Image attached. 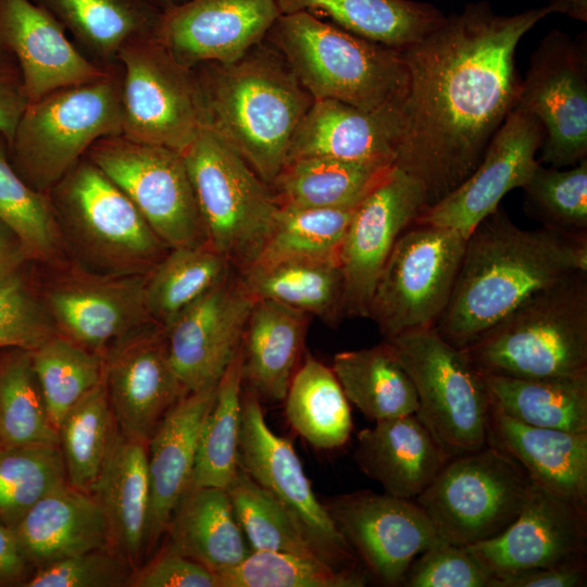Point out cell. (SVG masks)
Masks as SVG:
<instances>
[{
    "mask_svg": "<svg viewBox=\"0 0 587 587\" xmlns=\"http://www.w3.org/2000/svg\"><path fill=\"white\" fill-rule=\"evenodd\" d=\"M354 209L278 205L262 251L251 267L300 260L339 263L340 249Z\"/></svg>",
    "mask_w": 587,
    "mask_h": 587,
    "instance_id": "obj_43",
    "label": "cell"
},
{
    "mask_svg": "<svg viewBox=\"0 0 587 587\" xmlns=\"http://www.w3.org/2000/svg\"><path fill=\"white\" fill-rule=\"evenodd\" d=\"M28 104L21 71L15 60L0 52V133L10 142Z\"/></svg>",
    "mask_w": 587,
    "mask_h": 587,
    "instance_id": "obj_56",
    "label": "cell"
},
{
    "mask_svg": "<svg viewBox=\"0 0 587 587\" xmlns=\"http://www.w3.org/2000/svg\"><path fill=\"white\" fill-rule=\"evenodd\" d=\"M0 222L17 237L30 261L63 263L66 250L49 193L32 188L17 174L1 133Z\"/></svg>",
    "mask_w": 587,
    "mask_h": 587,
    "instance_id": "obj_44",
    "label": "cell"
},
{
    "mask_svg": "<svg viewBox=\"0 0 587 587\" xmlns=\"http://www.w3.org/2000/svg\"><path fill=\"white\" fill-rule=\"evenodd\" d=\"M149 558L133 572L128 587H221L217 574L166 545Z\"/></svg>",
    "mask_w": 587,
    "mask_h": 587,
    "instance_id": "obj_54",
    "label": "cell"
},
{
    "mask_svg": "<svg viewBox=\"0 0 587 587\" xmlns=\"http://www.w3.org/2000/svg\"><path fill=\"white\" fill-rule=\"evenodd\" d=\"M551 13H560L579 22H587V0H548L545 5Z\"/></svg>",
    "mask_w": 587,
    "mask_h": 587,
    "instance_id": "obj_59",
    "label": "cell"
},
{
    "mask_svg": "<svg viewBox=\"0 0 587 587\" xmlns=\"http://www.w3.org/2000/svg\"><path fill=\"white\" fill-rule=\"evenodd\" d=\"M547 15L546 7L503 15L470 2L399 50L409 84L395 166L422 185L427 207L466 179L516 107V48Z\"/></svg>",
    "mask_w": 587,
    "mask_h": 587,
    "instance_id": "obj_1",
    "label": "cell"
},
{
    "mask_svg": "<svg viewBox=\"0 0 587 587\" xmlns=\"http://www.w3.org/2000/svg\"><path fill=\"white\" fill-rule=\"evenodd\" d=\"M207 242L238 272L258 260L278 208L270 186L204 125L182 152Z\"/></svg>",
    "mask_w": 587,
    "mask_h": 587,
    "instance_id": "obj_8",
    "label": "cell"
},
{
    "mask_svg": "<svg viewBox=\"0 0 587 587\" xmlns=\"http://www.w3.org/2000/svg\"><path fill=\"white\" fill-rule=\"evenodd\" d=\"M0 52H1V50H0Z\"/></svg>",
    "mask_w": 587,
    "mask_h": 587,
    "instance_id": "obj_61",
    "label": "cell"
},
{
    "mask_svg": "<svg viewBox=\"0 0 587 587\" xmlns=\"http://www.w3.org/2000/svg\"><path fill=\"white\" fill-rule=\"evenodd\" d=\"M324 505L365 571L387 586L401 585L417 555L446 541L410 499L358 490Z\"/></svg>",
    "mask_w": 587,
    "mask_h": 587,
    "instance_id": "obj_17",
    "label": "cell"
},
{
    "mask_svg": "<svg viewBox=\"0 0 587 587\" xmlns=\"http://www.w3.org/2000/svg\"><path fill=\"white\" fill-rule=\"evenodd\" d=\"M353 458L385 494L403 499L423 492L451 459L415 414L360 430Z\"/></svg>",
    "mask_w": 587,
    "mask_h": 587,
    "instance_id": "obj_27",
    "label": "cell"
},
{
    "mask_svg": "<svg viewBox=\"0 0 587 587\" xmlns=\"http://www.w3.org/2000/svg\"><path fill=\"white\" fill-rule=\"evenodd\" d=\"M133 572L123 558L107 547L35 569L23 587H128Z\"/></svg>",
    "mask_w": 587,
    "mask_h": 587,
    "instance_id": "obj_52",
    "label": "cell"
},
{
    "mask_svg": "<svg viewBox=\"0 0 587 587\" xmlns=\"http://www.w3.org/2000/svg\"><path fill=\"white\" fill-rule=\"evenodd\" d=\"M280 15L276 0H186L162 13L155 37L183 65L233 62Z\"/></svg>",
    "mask_w": 587,
    "mask_h": 587,
    "instance_id": "obj_23",
    "label": "cell"
},
{
    "mask_svg": "<svg viewBox=\"0 0 587 587\" xmlns=\"http://www.w3.org/2000/svg\"><path fill=\"white\" fill-rule=\"evenodd\" d=\"M482 374L490 401L504 414L535 427L587 433V373L548 378Z\"/></svg>",
    "mask_w": 587,
    "mask_h": 587,
    "instance_id": "obj_37",
    "label": "cell"
},
{
    "mask_svg": "<svg viewBox=\"0 0 587 587\" xmlns=\"http://www.w3.org/2000/svg\"><path fill=\"white\" fill-rule=\"evenodd\" d=\"M544 139L539 120L515 107L491 137L475 170L414 222L451 228L467 238L510 190L529 180L539 164L536 154Z\"/></svg>",
    "mask_w": 587,
    "mask_h": 587,
    "instance_id": "obj_19",
    "label": "cell"
},
{
    "mask_svg": "<svg viewBox=\"0 0 587 587\" xmlns=\"http://www.w3.org/2000/svg\"><path fill=\"white\" fill-rule=\"evenodd\" d=\"M392 167L323 157L298 158L285 162L268 186L280 207L354 208Z\"/></svg>",
    "mask_w": 587,
    "mask_h": 587,
    "instance_id": "obj_35",
    "label": "cell"
},
{
    "mask_svg": "<svg viewBox=\"0 0 587 587\" xmlns=\"http://www.w3.org/2000/svg\"><path fill=\"white\" fill-rule=\"evenodd\" d=\"M254 301L234 271L163 328L171 364L187 392L217 384L240 348Z\"/></svg>",
    "mask_w": 587,
    "mask_h": 587,
    "instance_id": "obj_21",
    "label": "cell"
},
{
    "mask_svg": "<svg viewBox=\"0 0 587 587\" xmlns=\"http://www.w3.org/2000/svg\"><path fill=\"white\" fill-rule=\"evenodd\" d=\"M484 374L548 378L587 373V271L537 291L462 349Z\"/></svg>",
    "mask_w": 587,
    "mask_h": 587,
    "instance_id": "obj_5",
    "label": "cell"
},
{
    "mask_svg": "<svg viewBox=\"0 0 587 587\" xmlns=\"http://www.w3.org/2000/svg\"><path fill=\"white\" fill-rule=\"evenodd\" d=\"M57 266L38 294L59 335L103 357L117 340L154 323L146 305L147 275L101 274L76 262Z\"/></svg>",
    "mask_w": 587,
    "mask_h": 587,
    "instance_id": "obj_15",
    "label": "cell"
},
{
    "mask_svg": "<svg viewBox=\"0 0 587 587\" xmlns=\"http://www.w3.org/2000/svg\"><path fill=\"white\" fill-rule=\"evenodd\" d=\"M108 532V547L135 571L147 559L150 489L147 442L120 434L91 494Z\"/></svg>",
    "mask_w": 587,
    "mask_h": 587,
    "instance_id": "obj_30",
    "label": "cell"
},
{
    "mask_svg": "<svg viewBox=\"0 0 587 587\" xmlns=\"http://www.w3.org/2000/svg\"><path fill=\"white\" fill-rule=\"evenodd\" d=\"M162 13L184 3L186 0H149Z\"/></svg>",
    "mask_w": 587,
    "mask_h": 587,
    "instance_id": "obj_60",
    "label": "cell"
},
{
    "mask_svg": "<svg viewBox=\"0 0 587 587\" xmlns=\"http://www.w3.org/2000/svg\"><path fill=\"white\" fill-rule=\"evenodd\" d=\"M465 547L494 575L586 558L587 508L533 483L521 511L503 532Z\"/></svg>",
    "mask_w": 587,
    "mask_h": 587,
    "instance_id": "obj_22",
    "label": "cell"
},
{
    "mask_svg": "<svg viewBox=\"0 0 587 587\" xmlns=\"http://www.w3.org/2000/svg\"><path fill=\"white\" fill-rule=\"evenodd\" d=\"M234 271L230 262L208 242L171 248L146 277L145 298L150 319L166 327Z\"/></svg>",
    "mask_w": 587,
    "mask_h": 587,
    "instance_id": "obj_40",
    "label": "cell"
},
{
    "mask_svg": "<svg viewBox=\"0 0 587 587\" xmlns=\"http://www.w3.org/2000/svg\"><path fill=\"white\" fill-rule=\"evenodd\" d=\"M522 189L529 214L545 227L587 234V158L569 170L539 163Z\"/></svg>",
    "mask_w": 587,
    "mask_h": 587,
    "instance_id": "obj_50",
    "label": "cell"
},
{
    "mask_svg": "<svg viewBox=\"0 0 587 587\" xmlns=\"http://www.w3.org/2000/svg\"><path fill=\"white\" fill-rule=\"evenodd\" d=\"M264 39L285 57L314 100L371 112L401 110L409 74L399 50L307 12L280 14Z\"/></svg>",
    "mask_w": 587,
    "mask_h": 587,
    "instance_id": "obj_4",
    "label": "cell"
},
{
    "mask_svg": "<svg viewBox=\"0 0 587 587\" xmlns=\"http://www.w3.org/2000/svg\"><path fill=\"white\" fill-rule=\"evenodd\" d=\"M332 369L348 401L371 421L414 414L417 410L413 382L386 340L370 348L337 352Z\"/></svg>",
    "mask_w": 587,
    "mask_h": 587,
    "instance_id": "obj_36",
    "label": "cell"
},
{
    "mask_svg": "<svg viewBox=\"0 0 587 587\" xmlns=\"http://www.w3.org/2000/svg\"><path fill=\"white\" fill-rule=\"evenodd\" d=\"M492 579L494 574L465 546L444 541L416 557L401 585L490 587Z\"/></svg>",
    "mask_w": 587,
    "mask_h": 587,
    "instance_id": "obj_53",
    "label": "cell"
},
{
    "mask_svg": "<svg viewBox=\"0 0 587 587\" xmlns=\"http://www.w3.org/2000/svg\"><path fill=\"white\" fill-rule=\"evenodd\" d=\"M0 50L17 63L28 103L95 79L108 66L77 49L61 23L33 0H0Z\"/></svg>",
    "mask_w": 587,
    "mask_h": 587,
    "instance_id": "obj_24",
    "label": "cell"
},
{
    "mask_svg": "<svg viewBox=\"0 0 587 587\" xmlns=\"http://www.w3.org/2000/svg\"><path fill=\"white\" fill-rule=\"evenodd\" d=\"M12 530L32 572L108 547L107 525L96 499L67 482L41 497Z\"/></svg>",
    "mask_w": 587,
    "mask_h": 587,
    "instance_id": "obj_29",
    "label": "cell"
},
{
    "mask_svg": "<svg viewBox=\"0 0 587 587\" xmlns=\"http://www.w3.org/2000/svg\"><path fill=\"white\" fill-rule=\"evenodd\" d=\"M365 570H344L327 561L283 551L251 550L218 575L221 587H362Z\"/></svg>",
    "mask_w": 587,
    "mask_h": 587,
    "instance_id": "obj_49",
    "label": "cell"
},
{
    "mask_svg": "<svg viewBox=\"0 0 587 587\" xmlns=\"http://www.w3.org/2000/svg\"><path fill=\"white\" fill-rule=\"evenodd\" d=\"M241 347L216 384L202 423L190 485L226 489L239 469L242 398Z\"/></svg>",
    "mask_w": 587,
    "mask_h": 587,
    "instance_id": "obj_42",
    "label": "cell"
},
{
    "mask_svg": "<svg viewBox=\"0 0 587 587\" xmlns=\"http://www.w3.org/2000/svg\"><path fill=\"white\" fill-rule=\"evenodd\" d=\"M226 490L251 550L283 551L327 561L291 513L240 466Z\"/></svg>",
    "mask_w": 587,
    "mask_h": 587,
    "instance_id": "obj_46",
    "label": "cell"
},
{
    "mask_svg": "<svg viewBox=\"0 0 587 587\" xmlns=\"http://www.w3.org/2000/svg\"><path fill=\"white\" fill-rule=\"evenodd\" d=\"M280 14L307 12L334 25L402 50L423 40L445 20L436 5L414 0H276Z\"/></svg>",
    "mask_w": 587,
    "mask_h": 587,
    "instance_id": "obj_33",
    "label": "cell"
},
{
    "mask_svg": "<svg viewBox=\"0 0 587 587\" xmlns=\"http://www.w3.org/2000/svg\"><path fill=\"white\" fill-rule=\"evenodd\" d=\"M118 62L99 77L55 89L29 102L8 143L17 174L48 193L99 139L122 135Z\"/></svg>",
    "mask_w": 587,
    "mask_h": 587,
    "instance_id": "obj_6",
    "label": "cell"
},
{
    "mask_svg": "<svg viewBox=\"0 0 587 587\" xmlns=\"http://www.w3.org/2000/svg\"><path fill=\"white\" fill-rule=\"evenodd\" d=\"M384 340L413 382L419 402L414 414L445 452L453 458L485 447L490 397L483 374L464 351L435 327Z\"/></svg>",
    "mask_w": 587,
    "mask_h": 587,
    "instance_id": "obj_9",
    "label": "cell"
},
{
    "mask_svg": "<svg viewBox=\"0 0 587 587\" xmlns=\"http://www.w3.org/2000/svg\"><path fill=\"white\" fill-rule=\"evenodd\" d=\"M586 558L494 575L490 587H578L586 585Z\"/></svg>",
    "mask_w": 587,
    "mask_h": 587,
    "instance_id": "obj_55",
    "label": "cell"
},
{
    "mask_svg": "<svg viewBox=\"0 0 587 587\" xmlns=\"http://www.w3.org/2000/svg\"><path fill=\"white\" fill-rule=\"evenodd\" d=\"M65 249L109 275H147L170 248L86 155L48 192Z\"/></svg>",
    "mask_w": 587,
    "mask_h": 587,
    "instance_id": "obj_7",
    "label": "cell"
},
{
    "mask_svg": "<svg viewBox=\"0 0 587 587\" xmlns=\"http://www.w3.org/2000/svg\"><path fill=\"white\" fill-rule=\"evenodd\" d=\"M466 237L413 222L398 238L376 282L369 319L384 339L435 327L450 300Z\"/></svg>",
    "mask_w": 587,
    "mask_h": 587,
    "instance_id": "obj_11",
    "label": "cell"
},
{
    "mask_svg": "<svg viewBox=\"0 0 587 587\" xmlns=\"http://www.w3.org/2000/svg\"><path fill=\"white\" fill-rule=\"evenodd\" d=\"M0 444H58L30 350H0Z\"/></svg>",
    "mask_w": 587,
    "mask_h": 587,
    "instance_id": "obj_45",
    "label": "cell"
},
{
    "mask_svg": "<svg viewBox=\"0 0 587 587\" xmlns=\"http://www.w3.org/2000/svg\"><path fill=\"white\" fill-rule=\"evenodd\" d=\"M517 108L542 124L539 163L573 166L587 158V36L552 29L529 58Z\"/></svg>",
    "mask_w": 587,
    "mask_h": 587,
    "instance_id": "obj_14",
    "label": "cell"
},
{
    "mask_svg": "<svg viewBox=\"0 0 587 587\" xmlns=\"http://www.w3.org/2000/svg\"><path fill=\"white\" fill-rule=\"evenodd\" d=\"M260 401L251 389L242 390L239 466L291 513L329 563L365 570L316 498L290 441L270 428Z\"/></svg>",
    "mask_w": 587,
    "mask_h": 587,
    "instance_id": "obj_16",
    "label": "cell"
},
{
    "mask_svg": "<svg viewBox=\"0 0 587 587\" xmlns=\"http://www.w3.org/2000/svg\"><path fill=\"white\" fill-rule=\"evenodd\" d=\"M587 271V234L516 226L500 205L470 234L459 274L435 328L464 349L521 303Z\"/></svg>",
    "mask_w": 587,
    "mask_h": 587,
    "instance_id": "obj_2",
    "label": "cell"
},
{
    "mask_svg": "<svg viewBox=\"0 0 587 587\" xmlns=\"http://www.w3.org/2000/svg\"><path fill=\"white\" fill-rule=\"evenodd\" d=\"M532 484L517 461L486 445L451 458L415 502L444 540L470 546L503 532L521 511Z\"/></svg>",
    "mask_w": 587,
    "mask_h": 587,
    "instance_id": "obj_10",
    "label": "cell"
},
{
    "mask_svg": "<svg viewBox=\"0 0 587 587\" xmlns=\"http://www.w3.org/2000/svg\"><path fill=\"white\" fill-rule=\"evenodd\" d=\"M30 262L17 237L0 222V285Z\"/></svg>",
    "mask_w": 587,
    "mask_h": 587,
    "instance_id": "obj_58",
    "label": "cell"
},
{
    "mask_svg": "<svg viewBox=\"0 0 587 587\" xmlns=\"http://www.w3.org/2000/svg\"><path fill=\"white\" fill-rule=\"evenodd\" d=\"M426 208L422 185L396 166L355 207L339 254L345 316L369 319L376 282L395 243Z\"/></svg>",
    "mask_w": 587,
    "mask_h": 587,
    "instance_id": "obj_18",
    "label": "cell"
},
{
    "mask_svg": "<svg viewBox=\"0 0 587 587\" xmlns=\"http://www.w3.org/2000/svg\"><path fill=\"white\" fill-rule=\"evenodd\" d=\"M86 157L129 198L170 249L207 242L182 152L116 135L97 140Z\"/></svg>",
    "mask_w": 587,
    "mask_h": 587,
    "instance_id": "obj_13",
    "label": "cell"
},
{
    "mask_svg": "<svg viewBox=\"0 0 587 587\" xmlns=\"http://www.w3.org/2000/svg\"><path fill=\"white\" fill-rule=\"evenodd\" d=\"M487 445L517 461L534 484L587 508V433L530 426L490 401Z\"/></svg>",
    "mask_w": 587,
    "mask_h": 587,
    "instance_id": "obj_28",
    "label": "cell"
},
{
    "mask_svg": "<svg viewBox=\"0 0 587 587\" xmlns=\"http://www.w3.org/2000/svg\"><path fill=\"white\" fill-rule=\"evenodd\" d=\"M65 482L59 444H0V524L13 529L41 497Z\"/></svg>",
    "mask_w": 587,
    "mask_h": 587,
    "instance_id": "obj_48",
    "label": "cell"
},
{
    "mask_svg": "<svg viewBox=\"0 0 587 587\" xmlns=\"http://www.w3.org/2000/svg\"><path fill=\"white\" fill-rule=\"evenodd\" d=\"M55 333L26 267L0 285V350H33Z\"/></svg>",
    "mask_w": 587,
    "mask_h": 587,
    "instance_id": "obj_51",
    "label": "cell"
},
{
    "mask_svg": "<svg viewBox=\"0 0 587 587\" xmlns=\"http://www.w3.org/2000/svg\"><path fill=\"white\" fill-rule=\"evenodd\" d=\"M120 434L102 380L68 410L58 427L67 483L91 494Z\"/></svg>",
    "mask_w": 587,
    "mask_h": 587,
    "instance_id": "obj_41",
    "label": "cell"
},
{
    "mask_svg": "<svg viewBox=\"0 0 587 587\" xmlns=\"http://www.w3.org/2000/svg\"><path fill=\"white\" fill-rule=\"evenodd\" d=\"M193 70L205 125L270 185L313 97L265 39L233 62H208Z\"/></svg>",
    "mask_w": 587,
    "mask_h": 587,
    "instance_id": "obj_3",
    "label": "cell"
},
{
    "mask_svg": "<svg viewBox=\"0 0 587 587\" xmlns=\"http://www.w3.org/2000/svg\"><path fill=\"white\" fill-rule=\"evenodd\" d=\"M401 110L364 111L332 99L314 100L297 127L286 162L307 157L395 166Z\"/></svg>",
    "mask_w": 587,
    "mask_h": 587,
    "instance_id": "obj_25",
    "label": "cell"
},
{
    "mask_svg": "<svg viewBox=\"0 0 587 587\" xmlns=\"http://www.w3.org/2000/svg\"><path fill=\"white\" fill-rule=\"evenodd\" d=\"M32 573L14 533L0 524V586H22Z\"/></svg>",
    "mask_w": 587,
    "mask_h": 587,
    "instance_id": "obj_57",
    "label": "cell"
},
{
    "mask_svg": "<svg viewBox=\"0 0 587 587\" xmlns=\"http://www.w3.org/2000/svg\"><path fill=\"white\" fill-rule=\"evenodd\" d=\"M239 276L255 299L273 300L329 326H337L344 312V276L335 261H285L253 266Z\"/></svg>",
    "mask_w": 587,
    "mask_h": 587,
    "instance_id": "obj_38",
    "label": "cell"
},
{
    "mask_svg": "<svg viewBox=\"0 0 587 587\" xmlns=\"http://www.w3.org/2000/svg\"><path fill=\"white\" fill-rule=\"evenodd\" d=\"M68 30L93 62H117L134 40L155 36L162 12L149 0H33Z\"/></svg>",
    "mask_w": 587,
    "mask_h": 587,
    "instance_id": "obj_34",
    "label": "cell"
},
{
    "mask_svg": "<svg viewBox=\"0 0 587 587\" xmlns=\"http://www.w3.org/2000/svg\"><path fill=\"white\" fill-rule=\"evenodd\" d=\"M30 353L49 417L58 432L68 410L103 380V357L58 333Z\"/></svg>",
    "mask_w": 587,
    "mask_h": 587,
    "instance_id": "obj_47",
    "label": "cell"
},
{
    "mask_svg": "<svg viewBox=\"0 0 587 587\" xmlns=\"http://www.w3.org/2000/svg\"><path fill=\"white\" fill-rule=\"evenodd\" d=\"M166 546L213 573L239 564L250 552L224 488L189 485L168 522Z\"/></svg>",
    "mask_w": 587,
    "mask_h": 587,
    "instance_id": "obj_32",
    "label": "cell"
},
{
    "mask_svg": "<svg viewBox=\"0 0 587 587\" xmlns=\"http://www.w3.org/2000/svg\"><path fill=\"white\" fill-rule=\"evenodd\" d=\"M216 384L188 392L165 414L147 442L150 505L147 558L152 555L191 482L202 423Z\"/></svg>",
    "mask_w": 587,
    "mask_h": 587,
    "instance_id": "obj_26",
    "label": "cell"
},
{
    "mask_svg": "<svg viewBox=\"0 0 587 587\" xmlns=\"http://www.w3.org/2000/svg\"><path fill=\"white\" fill-rule=\"evenodd\" d=\"M122 66V135L183 152L205 125L193 68L179 63L155 36L125 46Z\"/></svg>",
    "mask_w": 587,
    "mask_h": 587,
    "instance_id": "obj_12",
    "label": "cell"
},
{
    "mask_svg": "<svg viewBox=\"0 0 587 587\" xmlns=\"http://www.w3.org/2000/svg\"><path fill=\"white\" fill-rule=\"evenodd\" d=\"M103 382L120 432L143 442L188 394L171 364L163 328L154 323L108 349Z\"/></svg>",
    "mask_w": 587,
    "mask_h": 587,
    "instance_id": "obj_20",
    "label": "cell"
},
{
    "mask_svg": "<svg viewBox=\"0 0 587 587\" xmlns=\"http://www.w3.org/2000/svg\"><path fill=\"white\" fill-rule=\"evenodd\" d=\"M312 316L289 305L254 301L242 339V379L263 400L284 401L300 365Z\"/></svg>",
    "mask_w": 587,
    "mask_h": 587,
    "instance_id": "obj_31",
    "label": "cell"
},
{
    "mask_svg": "<svg viewBox=\"0 0 587 587\" xmlns=\"http://www.w3.org/2000/svg\"><path fill=\"white\" fill-rule=\"evenodd\" d=\"M285 413L291 427L317 449H335L350 438L349 401L332 369L305 353L289 384Z\"/></svg>",
    "mask_w": 587,
    "mask_h": 587,
    "instance_id": "obj_39",
    "label": "cell"
}]
</instances>
